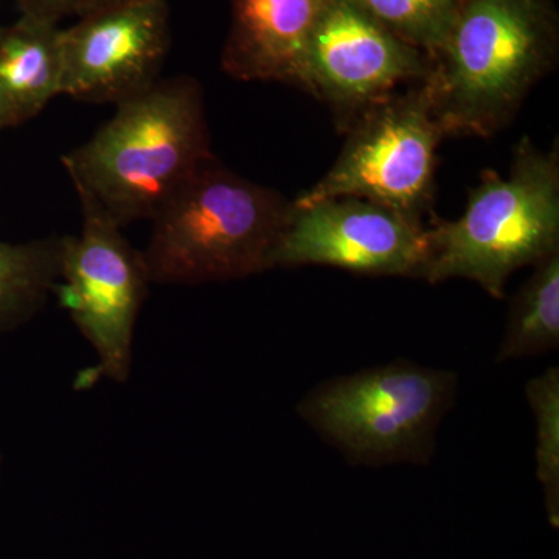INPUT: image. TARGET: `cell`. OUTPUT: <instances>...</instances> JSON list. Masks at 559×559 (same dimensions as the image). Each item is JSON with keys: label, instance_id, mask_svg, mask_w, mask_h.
<instances>
[{"label": "cell", "instance_id": "6da1fadb", "mask_svg": "<svg viewBox=\"0 0 559 559\" xmlns=\"http://www.w3.org/2000/svg\"><path fill=\"white\" fill-rule=\"evenodd\" d=\"M116 108L61 162L79 200L91 201L123 229L153 219L215 154L204 91L189 75L160 79Z\"/></svg>", "mask_w": 559, "mask_h": 559}, {"label": "cell", "instance_id": "7a4b0ae2", "mask_svg": "<svg viewBox=\"0 0 559 559\" xmlns=\"http://www.w3.org/2000/svg\"><path fill=\"white\" fill-rule=\"evenodd\" d=\"M555 0H463L423 80L444 138H491L554 69Z\"/></svg>", "mask_w": 559, "mask_h": 559}, {"label": "cell", "instance_id": "3957f363", "mask_svg": "<svg viewBox=\"0 0 559 559\" xmlns=\"http://www.w3.org/2000/svg\"><path fill=\"white\" fill-rule=\"evenodd\" d=\"M290 201L210 160L151 219V283L194 286L274 270Z\"/></svg>", "mask_w": 559, "mask_h": 559}, {"label": "cell", "instance_id": "277c9868", "mask_svg": "<svg viewBox=\"0 0 559 559\" xmlns=\"http://www.w3.org/2000/svg\"><path fill=\"white\" fill-rule=\"evenodd\" d=\"M423 280L477 283L495 299L506 297L513 272L535 266L559 250V151H540L524 138L507 178L481 173L465 213L430 224Z\"/></svg>", "mask_w": 559, "mask_h": 559}, {"label": "cell", "instance_id": "5b68a950", "mask_svg": "<svg viewBox=\"0 0 559 559\" xmlns=\"http://www.w3.org/2000/svg\"><path fill=\"white\" fill-rule=\"evenodd\" d=\"M455 393L454 371L401 359L316 385L297 414L353 465H426Z\"/></svg>", "mask_w": 559, "mask_h": 559}, {"label": "cell", "instance_id": "8992f818", "mask_svg": "<svg viewBox=\"0 0 559 559\" xmlns=\"http://www.w3.org/2000/svg\"><path fill=\"white\" fill-rule=\"evenodd\" d=\"M80 235H62L60 280L53 294L90 342L97 364L81 371L76 389L130 380L132 344L151 283L142 250L91 201L80 200Z\"/></svg>", "mask_w": 559, "mask_h": 559}, {"label": "cell", "instance_id": "52a82bcc", "mask_svg": "<svg viewBox=\"0 0 559 559\" xmlns=\"http://www.w3.org/2000/svg\"><path fill=\"white\" fill-rule=\"evenodd\" d=\"M347 134L330 171L294 202L362 198L423 219L432 205L437 150L444 139L425 83L371 106Z\"/></svg>", "mask_w": 559, "mask_h": 559}, {"label": "cell", "instance_id": "ba28073f", "mask_svg": "<svg viewBox=\"0 0 559 559\" xmlns=\"http://www.w3.org/2000/svg\"><path fill=\"white\" fill-rule=\"evenodd\" d=\"M429 259L423 219L362 198L290 201L275 267L331 266L360 275L423 278Z\"/></svg>", "mask_w": 559, "mask_h": 559}, {"label": "cell", "instance_id": "9c48e42d", "mask_svg": "<svg viewBox=\"0 0 559 559\" xmlns=\"http://www.w3.org/2000/svg\"><path fill=\"white\" fill-rule=\"evenodd\" d=\"M429 58L393 36L349 0H326L312 35L300 90L325 103L341 131L426 79Z\"/></svg>", "mask_w": 559, "mask_h": 559}, {"label": "cell", "instance_id": "30bf717a", "mask_svg": "<svg viewBox=\"0 0 559 559\" xmlns=\"http://www.w3.org/2000/svg\"><path fill=\"white\" fill-rule=\"evenodd\" d=\"M168 0H120L61 28L62 95L119 103L160 80L170 50Z\"/></svg>", "mask_w": 559, "mask_h": 559}, {"label": "cell", "instance_id": "8fae6325", "mask_svg": "<svg viewBox=\"0 0 559 559\" xmlns=\"http://www.w3.org/2000/svg\"><path fill=\"white\" fill-rule=\"evenodd\" d=\"M326 0H230L221 66L231 79L301 87L305 61Z\"/></svg>", "mask_w": 559, "mask_h": 559}, {"label": "cell", "instance_id": "7c38bea8", "mask_svg": "<svg viewBox=\"0 0 559 559\" xmlns=\"http://www.w3.org/2000/svg\"><path fill=\"white\" fill-rule=\"evenodd\" d=\"M62 95L61 28L21 14L0 25V131L35 119Z\"/></svg>", "mask_w": 559, "mask_h": 559}, {"label": "cell", "instance_id": "4fadbf2b", "mask_svg": "<svg viewBox=\"0 0 559 559\" xmlns=\"http://www.w3.org/2000/svg\"><path fill=\"white\" fill-rule=\"evenodd\" d=\"M61 252L62 235L25 242L0 238V333L27 323L53 296Z\"/></svg>", "mask_w": 559, "mask_h": 559}, {"label": "cell", "instance_id": "5bb4252c", "mask_svg": "<svg viewBox=\"0 0 559 559\" xmlns=\"http://www.w3.org/2000/svg\"><path fill=\"white\" fill-rule=\"evenodd\" d=\"M559 347V250L538 261L511 301L496 362L539 356Z\"/></svg>", "mask_w": 559, "mask_h": 559}, {"label": "cell", "instance_id": "9a60e30c", "mask_svg": "<svg viewBox=\"0 0 559 559\" xmlns=\"http://www.w3.org/2000/svg\"><path fill=\"white\" fill-rule=\"evenodd\" d=\"M393 36L432 58L463 0H349Z\"/></svg>", "mask_w": 559, "mask_h": 559}, {"label": "cell", "instance_id": "2e32d148", "mask_svg": "<svg viewBox=\"0 0 559 559\" xmlns=\"http://www.w3.org/2000/svg\"><path fill=\"white\" fill-rule=\"evenodd\" d=\"M527 400L536 421V476L551 524L559 522V370L550 367L532 378Z\"/></svg>", "mask_w": 559, "mask_h": 559}, {"label": "cell", "instance_id": "e0dca14e", "mask_svg": "<svg viewBox=\"0 0 559 559\" xmlns=\"http://www.w3.org/2000/svg\"><path fill=\"white\" fill-rule=\"evenodd\" d=\"M21 14L60 24L64 17H83L120 0H16Z\"/></svg>", "mask_w": 559, "mask_h": 559}, {"label": "cell", "instance_id": "ac0fdd59", "mask_svg": "<svg viewBox=\"0 0 559 559\" xmlns=\"http://www.w3.org/2000/svg\"><path fill=\"white\" fill-rule=\"evenodd\" d=\"M0 465H2V457H0Z\"/></svg>", "mask_w": 559, "mask_h": 559}]
</instances>
